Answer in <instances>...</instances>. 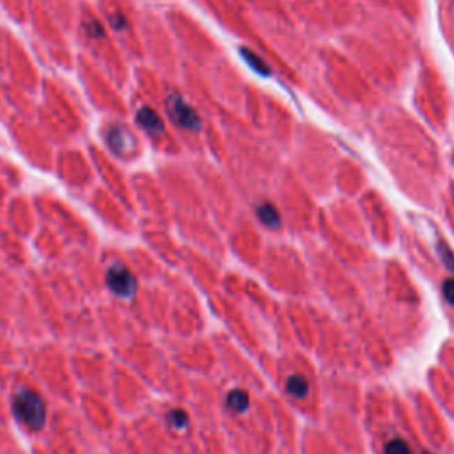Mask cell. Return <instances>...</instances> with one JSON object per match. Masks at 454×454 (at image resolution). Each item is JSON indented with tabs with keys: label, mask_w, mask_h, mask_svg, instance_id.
<instances>
[{
	"label": "cell",
	"mask_w": 454,
	"mask_h": 454,
	"mask_svg": "<svg viewBox=\"0 0 454 454\" xmlns=\"http://www.w3.org/2000/svg\"><path fill=\"white\" fill-rule=\"evenodd\" d=\"M424 454H428V453H424Z\"/></svg>",
	"instance_id": "15"
},
{
	"label": "cell",
	"mask_w": 454,
	"mask_h": 454,
	"mask_svg": "<svg viewBox=\"0 0 454 454\" xmlns=\"http://www.w3.org/2000/svg\"><path fill=\"white\" fill-rule=\"evenodd\" d=\"M105 281L109 290L121 298L134 297L135 291H137V279L134 277V274L125 265H119V263L112 265L107 270Z\"/></svg>",
	"instance_id": "3"
},
{
	"label": "cell",
	"mask_w": 454,
	"mask_h": 454,
	"mask_svg": "<svg viewBox=\"0 0 454 454\" xmlns=\"http://www.w3.org/2000/svg\"><path fill=\"white\" fill-rule=\"evenodd\" d=\"M165 109H167L169 118L173 119L178 126L188 132H197L201 128V118L197 116L196 110L188 105L187 100L180 94H169L165 100Z\"/></svg>",
	"instance_id": "2"
},
{
	"label": "cell",
	"mask_w": 454,
	"mask_h": 454,
	"mask_svg": "<svg viewBox=\"0 0 454 454\" xmlns=\"http://www.w3.org/2000/svg\"><path fill=\"white\" fill-rule=\"evenodd\" d=\"M109 22H110V25H112L114 31H118V32H125L126 27H128V22H126V18L123 16V13L119 11V9H114V11H110Z\"/></svg>",
	"instance_id": "12"
},
{
	"label": "cell",
	"mask_w": 454,
	"mask_h": 454,
	"mask_svg": "<svg viewBox=\"0 0 454 454\" xmlns=\"http://www.w3.org/2000/svg\"><path fill=\"white\" fill-rule=\"evenodd\" d=\"M242 55H243V59H245V63L249 64V66L252 68V70L256 71V73H259V75H270V70H268V66L265 63H263L261 59H259L258 55L254 54V52H251V50H247V48H242Z\"/></svg>",
	"instance_id": "9"
},
{
	"label": "cell",
	"mask_w": 454,
	"mask_h": 454,
	"mask_svg": "<svg viewBox=\"0 0 454 454\" xmlns=\"http://www.w3.org/2000/svg\"><path fill=\"white\" fill-rule=\"evenodd\" d=\"M258 219L263 226L277 229L281 227V213L272 203H263L258 206Z\"/></svg>",
	"instance_id": "8"
},
{
	"label": "cell",
	"mask_w": 454,
	"mask_h": 454,
	"mask_svg": "<svg viewBox=\"0 0 454 454\" xmlns=\"http://www.w3.org/2000/svg\"><path fill=\"white\" fill-rule=\"evenodd\" d=\"M105 141L109 144V148L112 149L114 153L123 157V155H128L135 146L134 135L130 134L128 130L121 125H112L109 126L105 134Z\"/></svg>",
	"instance_id": "4"
},
{
	"label": "cell",
	"mask_w": 454,
	"mask_h": 454,
	"mask_svg": "<svg viewBox=\"0 0 454 454\" xmlns=\"http://www.w3.org/2000/svg\"><path fill=\"white\" fill-rule=\"evenodd\" d=\"M226 405L229 410L236 412V414H243L247 412L249 407H251V396L243 389H233L226 398Z\"/></svg>",
	"instance_id": "7"
},
{
	"label": "cell",
	"mask_w": 454,
	"mask_h": 454,
	"mask_svg": "<svg viewBox=\"0 0 454 454\" xmlns=\"http://www.w3.org/2000/svg\"><path fill=\"white\" fill-rule=\"evenodd\" d=\"M135 119H137L139 126L144 130L146 134L151 135V137H158V135L164 134V119H162L160 114L155 109H151V107H141V109L137 110Z\"/></svg>",
	"instance_id": "5"
},
{
	"label": "cell",
	"mask_w": 454,
	"mask_h": 454,
	"mask_svg": "<svg viewBox=\"0 0 454 454\" xmlns=\"http://www.w3.org/2000/svg\"><path fill=\"white\" fill-rule=\"evenodd\" d=\"M437 249H439V256L442 258L444 267H446L447 270L453 272V274H454V252H453V249H451L446 242H442V240H439V243H437Z\"/></svg>",
	"instance_id": "11"
},
{
	"label": "cell",
	"mask_w": 454,
	"mask_h": 454,
	"mask_svg": "<svg viewBox=\"0 0 454 454\" xmlns=\"http://www.w3.org/2000/svg\"><path fill=\"white\" fill-rule=\"evenodd\" d=\"M384 454H414V451L403 439L396 437V439H391L385 444Z\"/></svg>",
	"instance_id": "10"
},
{
	"label": "cell",
	"mask_w": 454,
	"mask_h": 454,
	"mask_svg": "<svg viewBox=\"0 0 454 454\" xmlns=\"http://www.w3.org/2000/svg\"><path fill=\"white\" fill-rule=\"evenodd\" d=\"M309 380L304 375H291L286 380V392L297 400H304L309 396Z\"/></svg>",
	"instance_id": "6"
},
{
	"label": "cell",
	"mask_w": 454,
	"mask_h": 454,
	"mask_svg": "<svg viewBox=\"0 0 454 454\" xmlns=\"http://www.w3.org/2000/svg\"><path fill=\"white\" fill-rule=\"evenodd\" d=\"M167 419L169 423L176 428V430H183V428L188 424V415L185 414L183 410H173L167 415Z\"/></svg>",
	"instance_id": "13"
},
{
	"label": "cell",
	"mask_w": 454,
	"mask_h": 454,
	"mask_svg": "<svg viewBox=\"0 0 454 454\" xmlns=\"http://www.w3.org/2000/svg\"><path fill=\"white\" fill-rule=\"evenodd\" d=\"M13 414L31 431H41L47 424V405L38 392L22 389L13 396Z\"/></svg>",
	"instance_id": "1"
},
{
	"label": "cell",
	"mask_w": 454,
	"mask_h": 454,
	"mask_svg": "<svg viewBox=\"0 0 454 454\" xmlns=\"http://www.w3.org/2000/svg\"><path fill=\"white\" fill-rule=\"evenodd\" d=\"M442 291H444V297H446V300L454 307V279H447V281L444 282Z\"/></svg>",
	"instance_id": "14"
}]
</instances>
